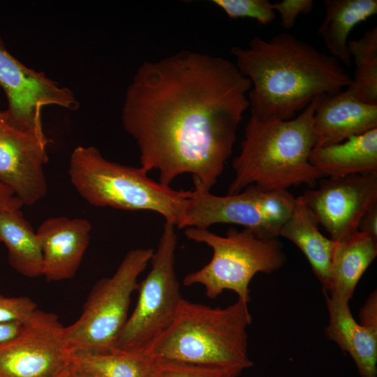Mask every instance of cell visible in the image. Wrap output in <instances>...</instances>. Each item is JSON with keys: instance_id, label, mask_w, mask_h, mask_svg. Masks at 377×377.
Here are the masks:
<instances>
[{"instance_id": "cell-1", "label": "cell", "mask_w": 377, "mask_h": 377, "mask_svg": "<svg viewBox=\"0 0 377 377\" xmlns=\"http://www.w3.org/2000/svg\"><path fill=\"white\" fill-rule=\"evenodd\" d=\"M251 87L234 63L182 51L145 61L126 91L121 121L135 140L140 168L170 186L191 173L195 187L210 191L232 153Z\"/></svg>"}, {"instance_id": "cell-2", "label": "cell", "mask_w": 377, "mask_h": 377, "mask_svg": "<svg viewBox=\"0 0 377 377\" xmlns=\"http://www.w3.org/2000/svg\"><path fill=\"white\" fill-rule=\"evenodd\" d=\"M230 52L253 86L251 112L263 120L291 119L316 97L334 95L353 83L337 59L289 33L268 40L255 36L246 48L234 46Z\"/></svg>"}, {"instance_id": "cell-3", "label": "cell", "mask_w": 377, "mask_h": 377, "mask_svg": "<svg viewBox=\"0 0 377 377\" xmlns=\"http://www.w3.org/2000/svg\"><path fill=\"white\" fill-rule=\"evenodd\" d=\"M325 96L316 97L289 120H263L251 112L240 152L232 161L235 177L228 195L251 184L265 191L287 190L302 184L313 187L325 177L309 161L316 143L313 116Z\"/></svg>"}, {"instance_id": "cell-4", "label": "cell", "mask_w": 377, "mask_h": 377, "mask_svg": "<svg viewBox=\"0 0 377 377\" xmlns=\"http://www.w3.org/2000/svg\"><path fill=\"white\" fill-rule=\"evenodd\" d=\"M248 303L237 299L225 308L183 299L169 326L145 352L156 360L243 371L253 365L248 355Z\"/></svg>"}, {"instance_id": "cell-5", "label": "cell", "mask_w": 377, "mask_h": 377, "mask_svg": "<svg viewBox=\"0 0 377 377\" xmlns=\"http://www.w3.org/2000/svg\"><path fill=\"white\" fill-rule=\"evenodd\" d=\"M68 174L78 193L92 205L157 212L175 226L190 194L154 182L140 167L108 161L94 146L74 149Z\"/></svg>"}, {"instance_id": "cell-6", "label": "cell", "mask_w": 377, "mask_h": 377, "mask_svg": "<svg viewBox=\"0 0 377 377\" xmlns=\"http://www.w3.org/2000/svg\"><path fill=\"white\" fill-rule=\"evenodd\" d=\"M184 235L188 239L206 244L213 250L210 261L199 270L186 275L183 280L185 286L202 285L210 299L228 290L249 303V286L255 274L273 273L286 261L278 237H261L246 228L238 230L230 228L223 237L208 229L187 228Z\"/></svg>"}, {"instance_id": "cell-7", "label": "cell", "mask_w": 377, "mask_h": 377, "mask_svg": "<svg viewBox=\"0 0 377 377\" xmlns=\"http://www.w3.org/2000/svg\"><path fill=\"white\" fill-rule=\"evenodd\" d=\"M154 251L151 248L129 251L112 276L94 285L80 318L65 327L66 341L73 354L104 353L113 348L128 318L138 278Z\"/></svg>"}, {"instance_id": "cell-8", "label": "cell", "mask_w": 377, "mask_h": 377, "mask_svg": "<svg viewBox=\"0 0 377 377\" xmlns=\"http://www.w3.org/2000/svg\"><path fill=\"white\" fill-rule=\"evenodd\" d=\"M295 202V198L287 190L265 191L254 184L225 196L195 187L190 191L177 226L208 229L215 223H232L261 237L277 238Z\"/></svg>"}, {"instance_id": "cell-9", "label": "cell", "mask_w": 377, "mask_h": 377, "mask_svg": "<svg viewBox=\"0 0 377 377\" xmlns=\"http://www.w3.org/2000/svg\"><path fill=\"white\" fill-rule=\"evenodd\" d=\"M176 246L175 226L165 222L151 269L138 283L135 309L112 349L145 351L171 323L184 299L175 271Z\"/></svg>"}, {"instance_id": "cell-10", "label": "cell", "mask_w": 377, "mask_h": 377, "mask_svg": "<svg viewBox=\"0 0 377 377\" xmlns=\"http://www.w3.org/2000/svg\"><path fill=\"white\" fill-rule=\"evenodd\" d=\"M73 357L58 316L37 309L17 335L0 343V377H59Z\"/></svg>"}, {"instance_id": "cell-11", "label": "cell", "mask_w": 377, "mask_h": 377, "mask_svg": "<svg viewBox=\"0 0 377 377\" xmlns=\"http://www.w3.org/2000/svg\"><path fill=\"white\" fill-rule=\"evenodd\" d=\"M0 87L6 94V110L13 124L42 139L47 138L42 124L45 107L77 110L79 106L71 89L22 64L7 50L1 37Z\"/></svg>"}, {"instance_id": "cell-12", "label": "cell", "mask_w": 377, "mask_h": 377, "mask_svg": "<svg viewBox=\"0 0 377 377\" xmlns=\"http://www.w3.org/2000/svg\"><path fill=\"white\" fill-rule=\"evenodd\" d=\"M302 197L331 239L341 241L358 231L363 214L377 204V172L330 177Z\"/></svg>"}, {"instance_id": "cell-13", "label": "cell", "mask_w": 377, "mask_h": 377, "mask_svg": "<svg viewBox=\"0 0 377 377\" xmlns=\"http://www.w3.org/2000/svg\"><path fill=\"white\" fill-rule=\"evenodd\" d=\"M48 143V139L15 126L6 110L0 109V181L23 205H33L47 193L44 166Z\"/></svg>"}, {"instance_id": "cell-14", "label": "cell", "mask_w": 377, "mask_h": 377, "mask_svg": "<svg viewBox=\"0 0 377 377\" xmlns=\"http://www.w3.org/2000/svg\"><path fill=\"white\" fill-rule=\"evenodd\" d=\"M91 223L86 219L51 217L36 234L43 254V274L47 281L73 278L90 240Z\"/></svg>"}, {"instance_id": "cell-15", "label": "cell", "mask_w": 377, "mask_h": 377, "mask_svg": "<svg viewBox=\"0 0 377 377\" xmlns=\"http://www.w3.org/2000/svg\"><path fill=\"white\" fill-rule=\"evenodd\" d=\"M376 128L377 105L361 101L350 84L318 103L313 116L314 147L339 143Z\"/></svg>"}, {"instance_id": "cell-16", "label": "cell", "mask_w": 377, "mask_h": 377, "mask_svg": "<svg viewBox=\"0 0 377 377\" xmlns=\"http://www.w3.org/2000/svg\"><path fill=\"white\" fill-rule=\"evenodd\" d=\"M325 298L329 313L325 335L350 355L361 377H377V332L356 322L348 302L327 293Z\"/></svg>"}, {"instance_id": "cell-17", "label": "cell", "mask_w": 377, "mask_h": 377, "mask_svg": "<svg viewBox=\"0 0 377 377\" xmlns=\"http://www.w3.org/2000/svg\"><path fill=\"white\" fill-rule=\"evenodd\" d=\"M319 223L302 195L295 198L293 210L279 237L293 242L304 253L325 290L331 288V260L336 242L324 236Z\"/></svg>"}, {"instance_id": "cell-18", "label": "cell", "mask_w": 377, "mask_h": 377, "mask_svg": "<svg viewBox=\"0 0 377 377\" xmlns=\"http://www.w3.org/2000/svg\"><path fill=\"white\" fill-rule=\"evenodd\" d=\"M309 161L325 177L377 172V128L344 142L314 147Z\"/></svg>"}, {"instance_id": "cell-19", "label": "cell", "mask_w": 377, "mask_h": 377, "mask_svg": "<svg viewBox=\"0 0 377 377\" xmlns=\"http://www.w3.org/2000/svg\"><path fill=\"white\" fill-rule=\"evenodd\" d=\"M335 242L330 296L349 302L360 279L377 255V239L357 231Z\"/></svg>"}, {"instance_id": "cell-20", "label": "cell", "mask_w": 377, "mask_h": 377, "mask_svg": "<svg viewBox=\"0 0 377 377\" xmlns=\"http://www.w3.org/2000/svg\"><path fill=\"white\" fill-rule=\"evenodd\" d=\"M323 3L325 15L318 34L330 55L350 67L349 34L357 24L377 13V1L325 0Z\"/></svg>"}, {"instance_id": "cell-21", "label": "cell", "mask_w": 377, "mask_h": 377, "mask_svg": "<svg viewBox=\"0 0 377 377\" xmlns=\"http://www.w3.org/2000/svg\"><path fill=\"white\" fill-rule=\"evenodd\" d=\"M0 242L6 246L8 263L15 271L28 278L42 276L40 244L36 232L20 209L0 212Z\"/></svg>"}, {"instance_id": "cell-22", "label": "cell", "mask_w": 377, "mask_h": 377, "mask_svg": "<svg viewBox=\"0 0 377 377\" xmlns=\"http://www.w3.org/2000/svg\"><path fill=\"white\" fill-rule=\"evenodd\" d=\"M157 363L145 351L116 349L73 357V366L92 377H155Z\"/></svg>"}, {"instance_id": "cell-23", "label": "cell", "mask_w": 377, "mask_h": 377, "mask_svg": "<svg viewBox=\"0 0 377 377\" xmlns=\"http://www.w3.org/2000/svg\"><path fill=\"white\" fill-rule=\"evenodd\" d=\"M348 46L355 65L351 87L361 101L377 105V27L348 40Z\"/></svg>"}, {"instance_id": "cell-24", "label": "cell", "mask_w": 377, "mask_h": 377, "mask_svg": "<svg viewBox=\"0 0 377 377\" xmlns=\"http://www.w3.org/2000/svg\"><path fill=\"white\" fill-rule=\"evenodd\" d=\"M229 18L248 17L262 25H267L276 19L272 3L268 0H213Z\"/></svg>"}, {"instance_id": "cell-25", "label": "cell", "mask_w": 377, "mask_h": 377, "mask_svg": "<svg viewBox=\"0 0 377 377\" xmlns=\"http://www.w3.org/2000/svg\"><path fill=\"white\" fill-rule=\"evenodd\" d=\"M155 377H237L242 371L228 368L157 360Z\"/></svg>"}, {"instance_id": "cell-26", "label": "cell", "mask_w": 377, "mask_h": 377, "mask_svg": "<svg viewBox=\"0 0 377 377\" xmlns=\"http://www.w3.org/2000/svg\"><path fill=\"white\" fill-rule=\"evenodd\" d=\"M38 309L29 297H6L0 294V323H25Z\"/></svg>"}, {"instance_id": "cell-27", "label": "cell", "mask_w": 377, "mask_h": 377, "mask_svg": "<svg viewBox=\"0 0 377 377\" xmlns=\"http://www.w3.org/2000/svg\"><path fill=\"white\" fill-rule=\"evenodd\" d=\"M312 0H283L272 3L273 10L279 14L281 26L284 29L294 27L300 15H308L313 9Z\"/></svg>"}, {"instance_id": "cell-28", "label": "cell", "mask_w": 377, "mask_h": 377, "mask_svg": "<svg viewBox=\"0 0 377 377\" xmlns=\"http://www.w3.org/2000/svg\"><path fill=\"white\" fill-rule=\"evenodd\" d=\"M360 323L364 327L377 332V295L376 290L368 297L360 311Z\"/></svg>"}, {"instance_id": "cell-29", "label": "cell", "mask_w": 377, "mask_h": 377, "mask_svg": "<svg viewBox=\"0 0 377 377\" xmlns=\"http://www.w3.org/2000/svg\"><path fill=\"white\" fill-rule=\"evenodd\" d=\"M358 231L377 239V204L370 207L362 216Z\"/></svg>"}, {"instance_id": "cell-30", "label": "cell", "mask_w": 377, "mask_h": 377, "mask_svg": "<svg viewBox=\"0 0 377 377\" xmlns=\"http://www.w3.org/2000/svg\"><path fill=\"white\" fill-rule=\"evenodd\" d=\"M23 205L13 191L0 181V212L8 209H20Z\"/></svg>"}, {"instance_id": "cell-31", "label": "cell", "mask_w": 377, "mask_h": 377, "mask_svg": "<svg viewBox=\"0 0 377 377\" xmlns=\"http://www.w3.org/2000/svg\"><path fill=\"white\" fill-rule=\"evenodd\" d=\"M23 324L17 322L0 323V343L6 342L17 335L22 330Z\"/></svg>"}, {"instance_id": "cell-32", "label": "cell", "mask_w": 377, "mask_h": 377, "mask_svg": "<svg viewBox=\"0 0 377 377\" xmlns=\"http://www.w3.org/2000/svg\"><path fill=\"white\" fill-rule=\"evenodd\" d=\"M72 371H73V377H92L81 371L77 370L73 366Z\"/></svg>"}, {"instance_id": "cell-33", "label": "cell", "mask_w": 377, "mask_h": 377, "mask_svg": "<svg viewBox=\"0 0 377 377\" xmlns=\"http://www.w3.org/2000/svg\"><path fill=\"white\" fill-rule=\"evenodd\" d=\"M72 369H73V365H72V367L69 370H68L67 371H66L65 373L59 376V377H73Z\"/></svg>"}]
</instances>
